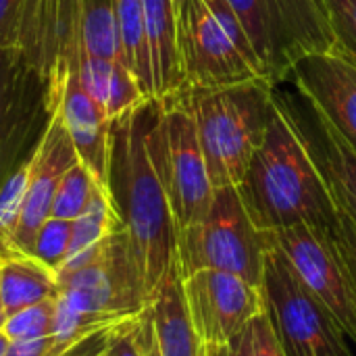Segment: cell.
Wrapping results in <instances>:
<instances>
[{
    "label": "cell",
    "mask_w": 356,
    "mask_h": 356,
    "mask_svg": "<svg viewBox=\"0 0 356 356\" xmlns=\"http://www.w3.org/2000/svg\"><path fill=\"white\" fill-rule=\"evenodd\" d=\"M207 356H229V346H207Z\"/></svg>",
    "instance_id": "obj_32"
},
{
    "label": "cell",
    "mask_w": 356,
    "mask_h": 356,
    "mask_svg": "<svg viewBox=\"0 0 356 356\" xmlns=\"http://www.w3.org/2000/svg\"><path fill=\"white\" fill-rule=\"evenodd\" d=\"M265 254L267 236L252 223L236 188L217 190L204 219L177 232L181 275L217 269L263 288Z\"/></svg>",
    "instance_id": "obj_6"
},
{
    "label": "cell",
    "mask_w": 356,
    "mask_h": 356,
    "mask_svg": "<svg viewBox=\"0 0 356 356\" xmlns=\"http://www.w3.org/2000/svg\"><path fill=\"white\" fill-rule=\"evenodd\" d=\"M23 58L17 48H0V117L4 113V102L15 83L17 69L21 67Z\"/></svg>",
    "instance_id": "obj_30"
},
{
    "label": "cell",
    "mask_w": 356,
    "mask_h": 356,
    "mask_svg": "<svg viewBox=\"0 0 356 356\" xmlns=\"http://www.w3.org/2000/svg\"><path fill=\"white\" fill-rule=\"evenodd\" d=\"M69 244H71V221L50 217L35 234L29 257L42 263L44 267H48L50 271L58 273V269L67 259Z\"/></svg>",
    "instance_id": "obj_26"
},
{
    "label": "cell",
    "mask_w": 356,
    "mask_h": 356,
    "mask_svg": "<svg viewBox=\"0 0 356 356\" xmlns=\"http://www.w3.org/2000/svg\"><path fill=\"white\" fill-rule=\"evenodd\" d=\"M77 71L83 90L102 106L111 121H117L148 102L136 75L119 60L94 58L79 46Z\"/></svg>",
    "instance_id": "obj_17"
},
{
    "label": "cell",
    "mask_w": 356,
    "mask_h": 356,
    "mask_svg": "<svg viewBox=\"0 0 356 356\" xmlns=\"http://www.w3.org/2000/svg\"><path fill=\"white\" fill-rule=\"evenodd\" d=\"M302 286L330 311L356 346V290L332 229L294 225L267 232Z\"/></svg>",
    "instance_id": "obj_9"
},
{
    "label": "cell",
    "mask_w": 356,
    "mask_h": 356,
    "mask_svg": "<svg viewBox=\"0 0 356 356\" xmlns=\"http://www.w3.org/2000/svg\"><path fill=\"white\" fill-rule=\"evenodd\" d=\"M181 280L192 325L204 346H227L250 319L267 309L263 288L236 273L200 269Z\"/></svg>",
    "instance_id": "obj_11"
},
{
    "label": "cell",
    "mask_w": 356,
    "mask_h": 356,
    "mask_svg": "<svg viewBox=\"0 0 356 356\" xmlns=\"http://www.w3.org/2000/svg\"><path fill=\"white\" fill-rule=\"evenodd\" d=\"M27 163L19 167L0 188V244L15 252V234L21 219V209L27 190Z\"/></svg>",
    "instance_id": "obj_24"
},
{
    "label": "cell",
    "mask_w": 356,
    "mask_h": 356,
    "mask_svg": "<svg viewBox=\"0 0 356 356\" xmlns=\"http://www.w3.org/2000/svg\"><path fill=\"white\" fill-rule=\"evenodd\" d=\"M77 25L86 54L127 65L113 0H77Z\"/></svg>",
    "instance_id": "obj_20"
},
{
    "label": "cell",
    "mask_w": 356,
    "mask_h": 356,
    "mask_svg": "<svg viewBox=\"0 0 356 356\" xmlns=\"http://www.w3.org/2000/svg\"><path fill=\"white\" fill-rule=\"evenodd\" d=\"M227 346L229 356H288L273 330L267 309L250 319Z\"/></svg>",
    "instance_id": "obj_23"
},
{
    "label": "cell",
    "mask_w": 356,
    "mask_h": 356,
    "mask_svg": "<svg viewBox=\"0 0 356 356\" xmlns=\"http://www.w3.org/2000/svg\"><path fill=\"white\" fill-rule=\"evenodd\" d=\"M148 150L169 196L177 232L202 221L217 190L207 169L194 117L177 94L154 100Z\"/></svg>",
    "instance_id": "obj_5"
},
{
    "label": "cell",
    "mask_w": 356,
    "mask_h": 356,
    "mask_svg": "<svg viewBox=\"0 0 356 356\" xmlns=\"http://www.w3.org/2000/svg\"><path fill=\"white\" fill-rule=\"evenodd\" d=\"M332 234H334V240L338 244V250L346 263V269L350 273V280L356 290V225L340 209H338V221L332 227Z\"/></svg>",
    "instance_id": "obj_28"
},
{
    "label": "cell",
    "mask_w": 356,
    "mask_h": 356,
    "mask_svg": "<svg viewBox=\"0 0 356 356\" xmlns=\"http://www.w3.org/2000/svg\"><path fill=\"white\" fill-rule=\"evenodd\" d=\"M181 2H184V0H173V4H175V8H179V6H181Z\"/></svg>",
    "instance_id": "obj_35"
},
{
    "label": "cell",
    "mask_w": 356,
    "mask_h": 356,
    "mask_svg": "<svg viewBox=\"0 0 356 356\" xmlns=\"http://www.w3.org/2000/svg\"><path fill=\"white\" fill-rule=\"evenodd\" d=\"M79 46L77 0H25L17 50L42 83L75 58Z\"/></svg>",
    "instance_id": "obj_14"
},
{
    "label": "cell",
    "mask_w": 356,
    "mask_h": 356,
    "mask_svg": "<svg viewBox=\"0 0 356 356\" xmlns=\"http://www.w3.org/2000/svg\"><path fill=\"white\" fill-rule=\"evenodd\" d=\"M273 100L298 129L338 209L356 225V148L292 75L273 83Z\"/></svg>",
    "instance_id": "obj_10"
},
{
    "label": "cell",
    "mask_w": 356,
    "mask_h": 356,
    "mask_svg": "<svg viewBox=\"0 0 356 356\" xmlns=\"http://www.w3.org/2000/svg\"><path fill=\"white\" fill-rule=\"evenodd\" d=\"M0 294L8 315L60 294L56 273L27 254L0 261Z\"/></svg>",
    "instance_id": "obj_19"
},
{
    "label": "cell",
    "mask_w": 356,
    "mask_h": 356,
    "mask_svg": "<svg viewBox=\"0 0 356 356\" xmlns=\"http://www.w3.org/2000/svg\"><path fill=\"white\" fill-rule=\"evenodd\" d=\"M113 2H115L127 67L136 75L146 98L154 100V77H152V58H150V46L146 35V23H144V2L142 0H113Z\"/></svg>",
    "instance_id": "obj_21"
},
{
    "label": "cell",
    "mask_w": 356,
    "mask_h": 356,
    "mask_svg": "<svg viewBox=\"0 0 356 356\" xmlns=\"http://www.w3.org/2000/svg\"><path fill=\"white\" fill-rule=\"evenodd\" d=\"M240 17L265 77L275 83L309 54L336 52L323 0H227Z\"/></svg>",
    "instance_id": "obj_7"
},
{
    "label": "cell",
    "mask_w": 356,
    "mask_h": 356,
    "mask_svg": "<svg viewBox=\"0 0 356 356\" xmlns=\"http://www.w3.org/2000/svg\"><path fill=\"white\" fill-rule=\"evenodd\" d=\"M8 338L4 336V332H0V356H4V353H6V348H8Z\"/></svg>",
    "instance_id": "obj_34"
},
{
    "label": "cell",
    "mask_w": 356,
    "mask_h": 356,
    "mask_svg": "<svg viewBox=\"0 0 356 356\" xmlns=\"http://www.w3.org/2000/svg\"><path fill=\"white\" fill-rule=\"evenodd\" d=\"M290 75L356 148V67L336 52L296 60Z\"/></svg>",
    "instance_id": "obj_15"
},
{
    "label": "cell",
    "mask_w": 356,
    "mask_h": 356,
    "mask_svg": "<svg viewBox=\"0 0 356 356\" xmlns=\"http://www.w3.org/2000/svg\"><path fill=\"white\" fill-rule=\"evenodd\" d=\"M144 23L152 58L154 100L167 98L184 88L177 52V8L173 0H142Z\"/></svg>",
    "instance_id": "obj_18"
},
{
    "label": "cell",
    "mask_w": 356,
    "mask_h": 356,
    "mask_svg": "<svg viewBox=\"0 0 356 356\" xmlns=\"http://www.w3.org/2000/svg\"><path fill=\"white\" fill-rule=\"evenodd\" d=\"M79 161L73 142L56 113H48V125L27 161V190L21 209V219L15 234V252H31L35 234L50 219L56 188L63 175Z\"/></svg>",
    "instance_id": "obj_13"
},
{
    "label": "cell",
    "mask_w": 356,
    "mask_h": 356,
    "mask_svg": "<svg viewBox=\"0 0 356 356\" xmlns=\"http://www.w3.org/2000/svg\"><path fill=\"white\" fill-rule=\"evenodd\" d=\"M25 0H0V48H17Z\"/></svg>",
    "instance_id": "obj_29"
},
{
    "label": "cell",
    "mask_w": 356,
    "mask_h": 356,
    "mask_svg": "<svg viewBox=\"0 0 356 356\" xmlns=\"http://www.w3.org/2000/svg\"><path fill=\"white\" fill-rule=\"evenodd\" d=\"M267 236V232H265ZM263 292L273 330L288 356H356L330 311L302 286L267 236Z\"/></svg>",
    "instance_id": "obj_8"
},
{
    "label": "cell",
    "mask_w": 356,
    "mask_h": 356,
    "mask_svg": "<svg viewBox=\"0 0 356 356\" xmlns=\"http://www.w3.org/2000/svg\"><path fill=\"white\" fill-rule=\"evenodd\" d=\"M154 100L113 121L111 186L146 298L154 296L177 263V225L148 150Z\"/></svg>",
    "instance_id": "obj_1"
},
{
    "label": "cell",
    "mask_w": 356,
    "mask_h": 356,
    "mask_svg": "<svg viewBox=\"0 0 356 356\" xmlns=\"http://www.w3.org/2000/svg\"><path fill=\"white\" fill-rule=\"evenodd\" d=\"M46 111L56 113L73 142L79 161L98 184L111 188V131L113 121L83 90L77 56L65 60L44 83Z\"/></svg>",
    "instance_id": "obj_12"
},
{
    "label": "cell",
    "mask_w": 356,
    "mask_h": 356,
    "mask_svg": "<svg viewBox=\"0 0 356 356\" xmlns=\"http://www.w3.org/2000/svg\"><path fill=\"white\" fill-rule=\"evenodd\" d=\"M102 356H106V355H102Z\"/></svg>",
    "instance_id": "obj_36"
},
{
    "label": "cell",
    "mask_w": 356,
    "mask_h": 356,
    "mask_svg": "<svg viewBox=\"0 0 356 356\" xmlns=\"http://www.w3.org/2000/svg\"><path fill=\"white\" fill-rule=\"evenodd\" d=\"M236 190L261 232L294 225L332 229L338 221V204L325 177L280 106Z\"/></svg>",
    "instance_id": "obj_2"
},
{
    "label": "cell",
    "mask_w": 356,
    "mask_h": 356,
    "mask_svg": "<svg viewBox=\"0 0 356 356\" xmlns=\"http://www.w3.org/2000/svg\"><path fill=\"white\" fill-rule=\"evenodd\" d=\"M154 338L161 356H207V346L196 334L186 298L179 263L171 267L148 302Z\"/></svg>",
    "instance_id": "obj_16"
},
{
    "label": "cell",
    "mask_w": 356,
    "mask_h": 356,
    "mask_svg": "<svg viewBox=\"0 0 356 356\" xmlns=\"http://www.w3.org/2000/svg\"><path fill=\"white\" fill-rule=\"evenodd\" d=\"M175 94L194 117L215 190L236 188L275 115L273 83L257 79L225 88L184 86Z\"/></svg>",
    "instance_id": "obj_3"
},
{
    "label": "cell",
    "mask_w": 356,
    "mask_h": 356,
    "mask_svg": "<svg viewBox=\"0 0 356 356\" xmlns=\"http://www.w3.org/2000/svg\"><path fill=\"white\" fill-rule=\"evenodd\" d=\"M6 317H8V313H6V309H4L2 294H0V332H2V327H4V323H6Z\"/></svg>",
    "instance_id": "obj_33"
},
{
    "label": "cell",
    "mask_w": 356,
    "mask_h": 356,
    "mask_svg": "<svg viewBox=\"0 0 356 356\" xmlns=\"http://www.w3.org/2000/svg\"><path fill=\"white\" fill-rule=\"evenodd\" d=\"M177 52L184 86L190 88H225L267 79L248 33L227 0L181 2Z\"/></svg>",
    "instance_id": "obj_4"
},
{
    "label": "cell",
    "mask_w": 356,
    "mask_h": 356,
    "mask_svg": "<svg viewBox=\"0 0 356 356\" xmlns=\"http://www.w3.org/2000/svg\"><path fill=\"white\" fill-rule=\"evenodd\" d=\"M54 302H56V298L44 300V302L31 305L27 309H21V311L8 315L4 327H2L4 336L10 342L50 338L52 325H54Z\"/></svg>",
    "instance_id": "obj_25"
},
{
    "label": "cell",
    "mask_w": 356,
    "mask_h": 356,
    "mask_svg": "<svg viewBox=\"0 0 356 356\" xmlns=\"http://www.w3.org/2000/svg\"><path fill=\"white\" fill-rule=\"evenodd\" d=\"M96 184L98 181L88 171V167L81 161H77L63 175V179H60V184L56 188L50 217L65 219V221H75L83 213V209L88 207Z\"/></svg>",
    "instance_id": "obj_22"
},
{
    "label": "cell",
    "mask_w": 356,
    "mask_h": 356,
    "mask_svg": "<svg viewBox=\"0 0 356 356\" xmlns=\"http://www.w3.org/2000/svg\"><path fill=\"white\" fill-rule=\"evenodd\" d=\"M50 344H52L50 338L8 342V348H6L4 356H48Z\"/></svg>",
    "instance_id": "obj_31"
},
{
    "label": "cell",
    "mask_w": 356,
    "mask_h": 356,
    "mask_svg": "<svg viewBox=\"0 0 356 356\" xmlns=\"http://www.w3.org/2000/svg\"><path fill=\"white\" fill-rule=\"evenodd\" d=\"M336 54L356 67V0H323Z\"/></svg>",
    "instance_id": "obj_27"
}]
</instances>
